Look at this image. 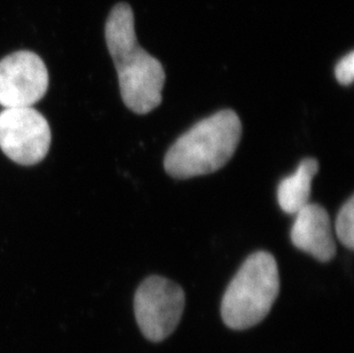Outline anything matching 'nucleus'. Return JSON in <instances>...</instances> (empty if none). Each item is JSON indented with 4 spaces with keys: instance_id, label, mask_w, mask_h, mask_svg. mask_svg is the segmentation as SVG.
<instances>
[{
    "instance_id": "obj_1",
    "label": "nucleus",
    "mask_w": 354,
    "mask_h": 353,
    "mask_svg": "<svg viewBox=\"0 0 354 353\" xmlns=\"http://www.w3.org/2000/svg\"><path fill=\"white\" fill-rule=\"evenodd\" d=\"M104 36L118 71L124 105L139 115L151 113L163 100L165 71L163 64L138 43L133 10L129 3L113 7Z\"/></svg>"
},
{
    "instance_id": "obj_2",
    "label": "nucleus",
    "mask_w": 354,
    "mask_h": 353,
    "mask_svg": "<svg viewBox=\"0 0 354 353\" xmlns=\"http://www.w3.org/2000/svg\"><path fill=\"white\" fill-rule=\"evenodd\" d=\"M242 136L234 110L225 109L204 118L185 132L167 150L164 169L176 179L214 174L231 160Z\"/></svg>"
},
{
    "instance_id": "obj_3",
    "label": "nucleus",
    "mask_w": 354,
    "mask_h": 353,
    "mask_svg": "<svg viewBox=\"0 0 354 353\" xmlns=\"http://www.w3.org/2000/svg\"><path fill=\"white\" fill-rule=\"evenodd\" d=\"M280 293L274 256L257 251L241 265L221 302V317L232 329H248L270 314Z\"/></svg>"
},
{
    "instance_id": "obj_4",
    "label": "nucleus",
    "mask_w": 354,
    "mask_h": 353,
    "mask_svg": "<svg viewBox=\"0 0 354 353\" xmlns=\"http://www.w3.org/2000/svg\"><path fill=\"white\" fill-rule=\"evenodd\" d=\"M184 309V290L167 278H147L134 296L138 326L144 336L151 342H160L174 333Z\"/></svg>"
},
{
    "instance_id": "obj_5",
    "label": "nucleus",
    "mask_w": 354,
    "mask_h": 353,
    "mask_svg": "<svg viewBox=\"0 0 354 353\" xmlns=\"http://www.w3.org/2000/svg\"><path fill=\"white\" fill-rule=\"evenodd\" d=\"M50 127L34 107L5 108L0 113V148L21 165H35L45 159L50 146Z\"/></svg>"
},
{
    "instance_id": "obj_6",
    "label": "nucleus",
    "mask_w": 354,
    "mask_h": 353,
    "mask_svg": "<svg viewBox=\"0 0 354 353\" xmlns=\"http://www.w3.org/2000/svg\"><path fill=\"white\" fill-rule=\"evenodd\" d=\"M48 89V71L41 57L19 51L0 61V106L32 107Z\"/></svg>"
},
{
    "instance_id": "obj_7",
    "label": "nucleus",
    "mask_w": 354,
    "mask_h": 353,
    "mask_svg": "<svg viewBox=\"0 0 354 353\" xmlns=\"http://www.w3.org/2000/svg\"><path fill=\"white\" fill-rule=\"evenodd\" d=\"M290 237L295 247L321 263L330 262L336 255L330 217L320 204L308 203L296 213Z\"/></svg>"
},
{
    "instance_id": "obj_8",
    "label": "nucleus",
    "mask_w": 354,
    "mask_h": 353,
    "mask_svg": "<svg viewBox=\"0 0 354 353\" xmlns=\"http://www.w3.org/2000/svg\"><path fill=\"white\" fill-rule=\"evenodd\" d=\"M319 169V162L308 157L301 161L294 174L281 181L277 188V201L284 212L296 215L308 206L311 197L312 180Z\"/></svg>"
},
{
    "instance_id": "obj_9",
    "label": "nucleus",
    "mask_w": 354,
    "mask_h": 353,
    "mask_svg": "<svg viewBox=\"0 0 354 353\" xmlns=\"http://www.w3.org/2000/svg\"><path fill=\"white\" fill-rule=\"evenodd\" d=\"M336 235L341 244L350 250L354 248V197L342 206L336 218Z\"/></svg>"
},
{
    "instance_id": "obj_10",
    "label": "nucleus",
    "mask_w": 354,
    "mask_h": 353,
    "mask_svg": "<svg viewBox=\"0 0 354 353\" xmlns=\"http://www.w3.org/2000/svg\"><path fill=\"white\" fill-rule=\"evenodd\" d=\"M335 76L342 85H351L354 78V53L351 51L348 55L342 57L335 67Z\"/></svg>"
}]
</instances>
